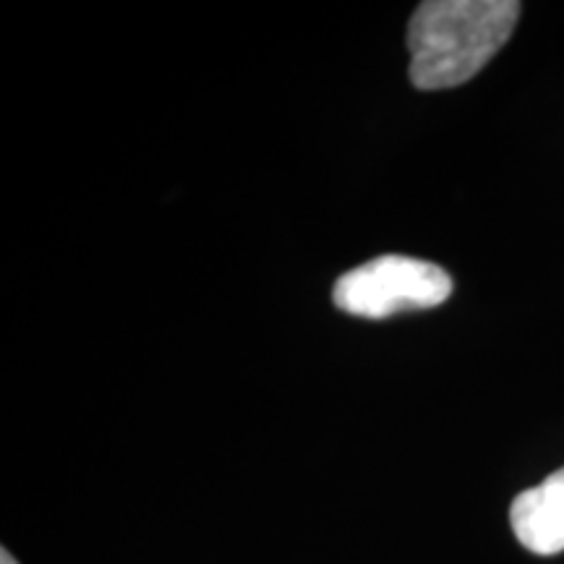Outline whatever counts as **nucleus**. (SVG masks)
Returning a JSON list of instances; mask_svg holds the SVG:
<instances>
[{
	"instance_id": "nucleus-1",
	"label": "nucleus",
	"mask_w": 564,
	"mask_h": 564,
	"mask_svg": "<svg viewBox=\"0 0 564 564\" xmlns=\"http://www.w3.org/2000/svg\"><path fill=\"white\" fill-rule=\"evenodd\" d=\"M514 0H426L408 26L411 82L423 91L470 82L512 37Z\"/></svg>"
},
{
	"instance_id": "nucleus-2",
	"label": "nucleus",
	"mask_w": 564,
	"mask_h": 564,
	"mask_svg": "<svg viewBox=\"0 0 564 564\" xmlns=\"http://www.w3.org/2000/svg\"><path fill=\"white\" fill-rule=\"evenodd\" d=\"M453 295V278L413 257H377L335 282L333 301L345 314L384 319L400 312L440 306Z\"/></svg>"
},
{
	"instance_id": "nucleus-3",
	"label": "nucleus",
	"mask_w": 564,
	"mask_h": 564,
	"mask_svg": "<svg viewBox=\"0 0 564 564\" xmlns=\"http://www.w3.org/2000/svg\"><path fill=\"white\" fill-rule=\"evenodd\" d=\"M510 523L528 552L539 556L564 552V468L514 497Z\"/></svg>"
},
{
	"instance_id": "nucleus-4",
	"label": "nucleus",
	"mask_w": 564,
	"mask_h": 564,
	"mask_svg": "<svg viewBox=\"0 0 564 564\" xmlns=\"http://www.w3.org/2000/svg\"><path fill=\"white\" fill-rule=\"evenodd\" d=\"M0 564H19V562L13 560V556H11V554L6 552V549H3V552H0Z\"/></svg>"
}]
</instances>
